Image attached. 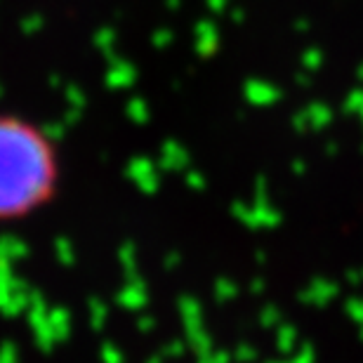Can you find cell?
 <instances>
[{
  "label": "cell",
  "instance_id": "6da1fadb",
  "mask_svg": "<svg viewBox=\"0 0 363 363\" xmlns=\"http://www.w3.org/2000/svg\"><path fill=\"white\" fill-rule=\"evenodd\" d=\"M64 154L31 116L0 111V227L24 224L60 201Z\"/></svg>",
  "mask_w": 363,
  "mask_h": 363
},
{
  "label": "cell",
  "instance_id": "3957f363",
  "mask_svg": "<svg viewBox=\"0 0 363 363\" xmlns=\"http://www.w3.org/2000/svg\"><path fill=\"white\" fill-rule=\"evenodd\" d=\"M361 325H363V323H361ZM361 333H363V330H361Z\"/></svg>",
  "mask_w": 363,
  "mask_h": 363
},
{
  "label": "cell",
  "instance_id": "7a4b0ae2",
  "mask_svg": "<svg viewBox=\"0 0 363 363\" xmlns=\"http://www.w3.org/2000/svg\"><path fill=\"white\" fill-rule=\"evenodd\" d=\"M350 311H352V314L354 316H357V321L359 323H363V302H352V307H350Z\"/></svg>",
  "mask_w": 363,
  "mask_h": 363
}]
</instances>
